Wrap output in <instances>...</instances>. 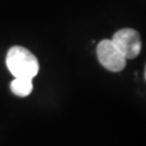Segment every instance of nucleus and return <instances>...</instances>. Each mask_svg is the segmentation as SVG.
Here are the masks:
<instances>
[{
    "label": "nucleus",
    "mask_w": 146,
    "mask_h": 146,
    "mask_svg": "<svg viewBox=\"0 0 146 146\" xmlns=\"http://www.w3.org/2000/svg\"><path fill=\"white\" fill-rule=\"evenodd\" d=\"M110 40L125 58H135L142 50L141 36L132 28H122L116 31Z\"/></svg>",
    "instance_id": "obj_2"
},
{
    "label": "nucleus",
    "mask_w": 146,
    "mask_h": 146,
    "mask_svg": "<svg viewBox=\"0 0 146 146\" xmlns=\"http://www.w3.org/2000/svg\"><path fill=\"white\" fill-rule=\"evenodd\" d=\"M12 93L16 96L25 98L28 96L33 91V81L27 78H15L10 84Z\"/></svg>",
    "instance_id": "obj_4"
},
{
    "label": "nucleus",
    "mask_w": 146,
    "mask_h": 146,
    "mask_svg": "<svg viewBox=\"0 0 146 146\" xmlns=\"http://www.w3.org/2000/svg\"><path fill=\"white\" fill-rule=\"evenodd\" d=\"M7 67L14 78L33 79L39 72V62L26 48L14 46L8 51Z\"/></svg>",
    "instance_id": "obj_1"
},
{
    "label": "nucleus",
    "mask_w": 146,
    "mask_h": 146,
    "mask_svg": "<svg viewBox=\"0 0 146 146\" xmlns=\"http://www.w3.org/2000/svg\"><path fill=\"white\" fill-rule=\"evenodd\" d=\"M98 60L106 69L110 72H121L127 65V58L120 53L111 40H102L96 48Z\"/></svg>",
    "instance_id": "obj_3"
}]
</instances>
